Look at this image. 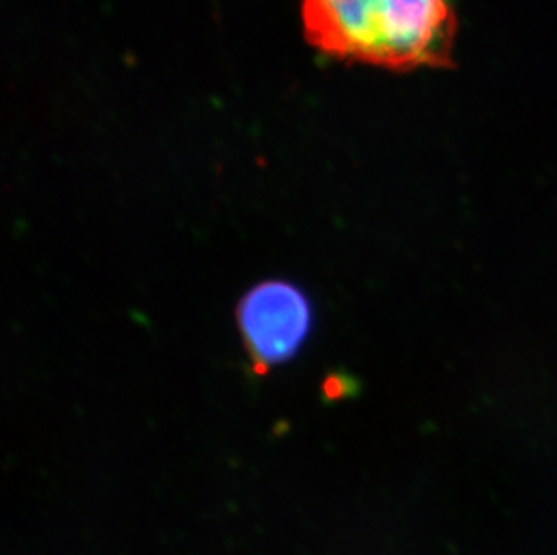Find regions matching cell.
Segmentation results:
<instances>
[{"instance_id":"cell-2","label":"cell","mask_w":557,"mask_h":555,"mask_svg":"<svg viewBox=\"0 0 557 555\" xmlns=\"http://www.w3.org/2000/svg\"><path fill=\"white\" fill-rule=\"evenodd\" d=\"M237 323L251 368L263 375L300 351L312 329V305L295 283L265 280L244 294Z\"/></svg>"},{"instance_id":"cell-1","label":"cell","mask_w":557,"mask_h":555,"mask_svg":"<svg viewBox=\"0 0 557 555\" xmlns=\"http://www.w3.org/2000/svg\"><path fill=\"white\" fill-rule=\"evenodd\" d=\"M304 32L315 49L377 67H438L451 60V0H304Z\"/></svg>"}]
</instances>
